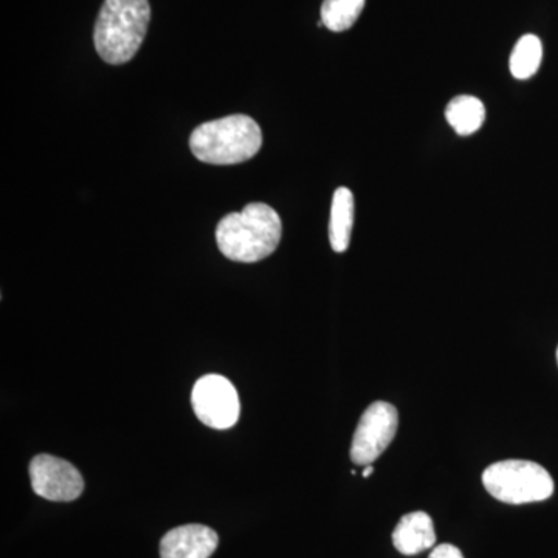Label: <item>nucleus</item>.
<instances>
[{"instance_id":"7ed1b4c3","label":"nucleus","mask_w":558,"mask_h":558,"mask_svg":"<svg viewBox=\"0 0 558 558\" xmlns=\"http://www.w3.org/2000/svg\"><path fill=\"white\" fill-rule=\"evenodd\" d=\"M260 146L259 124L242 113L202 123L190 137L193 156L209 165L244 163L259 153Z\"/></svg>"},{"instance_id":"dca6fc26","label":"nucleus","mask_w":558,"mask_h":558,"mask_svg":"<svg viewBox=\"0 0 558 558\" xmlns=\"http://www.w3.org/2000/svg\"><path fill=\"white\" fill-rule=\"evenodd\" d=\"M557 363H558V348H557Z\"/></svg>"},{"instance_id":"ddd939ff","label":"nucleus","mask_w":558,"mask_h":558,"mask_svg":"<svg viewBox=\"0 0 558 558\" xmlns=\"http://www.w3.org/2000/svg\"><path fill=\"white\" fill-rule=\"evenodd\" d=\"M366 0H325L322 22L330 32H347L357 22Z\"/></svg>"},{"instance_id":"9b49d317","label":"nucleus","mask_w":558,"mask_h":558,"mask_svg":"<svg viewBox=\"0 0 558 558\" xmlns=\"http://www.w3.org/2000/svg\"><path fill=\"white\" fill-rule=\"evenodd\" d=\"M446 119L459 135H472L483 126L486 120V108L480 98L459 95L447 106Z\"/></svg>"},{"instance_id":"f8f14e48","label":"nucleus","mask_w":558,"mask_h":558,"mask_svg":"<svg viewBox=\"0 0 558 558\" xmlns=\"http://www.w3.org/2000/svg\"><path fill=\"white\" fill-rule=\"evenodd\" d=\"M543 60L542 40L535 35H524L510 54V73L513 78L527 80L534 76Z\"/></svg>"},{"instance_id":"6e6552de","label":"nucleus","mask_w":558,"mask_h":558,"mask_svg":"<svg viewBox=\"0 0 558 558\" xmlns=\"http://www.w3.org/2000/svg\"><path fill=\"white\" fill-rule=\"evenodd\" d=\"M219 537L204 524L172 529L160 542V558H209L218 549Z\"/></svg>"},{"instance_id":"9d476101","label":"nucleus","mask_w":558,"mask_h":558,"mask_svg":"<svg viewBox=\"0 0 558 558\" xmlns=\"http://www.w3.org/2000/svg\"><path fill=\"white\" fill-rule=\"evenodd\" d=\"M354 194L341 186L333 193L330 207L329 241L333 252H347L354 229Z\"/></svg>"},{"instance_id":"1a4fd4ad","label":"nucleus","mask_w":558,"mask_h":558,"mask_svg":"<svg viewBox=\"0 0 558 558\" xmlns=\"http://www.w3.org/2000/svg\"><path fill=\"white\" fill-rule=\"evenodd\" d=\"M392 543L403 556H416L433 548L436 532L432 517L425 512H411L402 517L392 532Z\"/></svg>"},{"instance_id":"39448f33","label":"nucleus","mask_w":558,"mask_h":558,"mask_svg":"<svg viewBox=\"0 0 558 558\" xmlns=\"http://www.w3.org/2000/svg\"><path fill=\"white\" fill-rule=\"evenodd\" d=\"M191 403L197 418L209 428L229 429L240 418L241 402L236 388L218 374H208L196 381Z\"/></svg>"},{"instance_id":"f03ea898","label":"nucleus","mask_w":558,"mask_h":558,"mask_svg":"<svg viewBox=\"0 0 558 558\" xmlns=\"http://www.w3.org/2000/svg\"><path fill=\"white\" fill-rule=\"evenodd\" d=\"M149 0H105L95 24V49L112 65L130 62L148 33Z\"/></svg>"},{"instance_id":"0eeeda50","label":"nucleus","mask_w":558,"mask_h":558,"mask_svg":"<svg viewBox=\"0 0 558 558\" xmlns=\"http://www.w3.org/2000/svg\"><path fill=\"white\" fill-rule=\"evenodd\" d=\"M32 487L49 501H75L84 492V480L75 465L65 459L38 454L31 462Z\"/></svg>"},{"instance_id":"20e7f679","label":"nucleus","mask_w":558,"mask_h":558,"mask_svg":"<svg viewBox=\"0 0 558 558\" xmlns=\"http://www.w3.org/2000/svg\"><path fill=\"white\" fill-rule=\"evenodd\" d=\"M483 484L488 494L506 505H529L553 497L554 480L537 462L508 459L484 470Z\"/></svg>"},{"instance_id":"f257e3e1","label":"nucleus","mask_w":558,"mask_h":558,"mask_svg":"<svg viewBox=\"0 0 558 558\" xmlns=\"http://www.w3.org/2000/svg\"><path fill=\"white\" fill-rule=\"evenodd\" d=\"M282 236L281 218L267 204H248L218 223L216 242L220 253L234 263H258L269 258Z\"/></svg>"},{"instance_id":"2eb2a0df","label":"nucleus","mask_w":558,"mask_h":558,"mask_svg":"<svg viewBox=\"0 0 558 558\" xmlns=\"http://www.w3.org/2000/svg\"><path fill=\"white\" fill-rule=\"evenodd\" d=\"M374 468L373 465H366V469L363 470V478H369L371 475H373Z\"/></svg>"},{"instance_id":"4468645a","label":"nucleus","mask_w":558,"mask_h":558,"mask_svg":"<svg viewBox=\"0 0 558 558\" xmlns=\"http://www.w3.org/2000/svg\"><path fill=\"white\" fill-rule=\"evenodd\" d=\"M428 558H464L461 550L453 545H439L432 550Z\"/></svg>"},{"instance_id":"423d86ee","label":"nucleus","mask_w":558,"mask_h":558,"mask_svg":"<svg viewBox=\"0 0 558 558\" xmlns=\"http://www.w3.org/2000/svg\"><path fill=\"white\" fill-rule=\"evenodd\" d=\"M399 427V413L391 403L374 402L360 417L351 446L355 465H373L388 449Z\"/></svg>"}]
</instances>
